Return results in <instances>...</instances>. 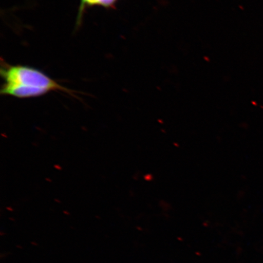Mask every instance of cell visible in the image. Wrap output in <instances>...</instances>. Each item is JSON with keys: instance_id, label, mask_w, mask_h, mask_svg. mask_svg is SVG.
<instances>
[{"instance_id": "cell-1", "label": "cell", "mask_w": 263, "mask_h": 263, "mask_svg": "<svg viewBox=\"0 0 263 263\" xmlns=\"http://www.w3.org/2000/svg\"><path fill=\"white\" fill-rule=\"evenodd\" d=\"M0 75L3 80L0 94L5 96L27 99L60 91L77 97V92L62 86L44 72L30 66L10 65L2 58Z\"/></svg>"}, {"instance_id": "cell-2", "label": "cell", "mask_w": 263, "mask_h": 263, "mask_svg": "<svg viewBox=\"0 0 263 263\" xmlns=\"http://www.w3.org/2000/svg\"><path fill=\"white\" fill-rule=\"evenodd\" d=\"M97 0H80V6L79 7L78 16L77 18V26H80L82 22V18L84 12L87 8L96 6Z\"/></svg>"}, {"instance_id": "cell-3", "label": "cell", "mask_w": 263, "mask_h": 263, "mask_svg": "<svg viewBox=\"0 0 263 263\" xmlns=\"http://www.w3.org/2000/svg\"><path fill=\"white\" fill-rule=\"evenodd\" d=\"M119 0H97V6L105 9H116V5Z\"/></svg>"}]
</instances>
